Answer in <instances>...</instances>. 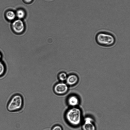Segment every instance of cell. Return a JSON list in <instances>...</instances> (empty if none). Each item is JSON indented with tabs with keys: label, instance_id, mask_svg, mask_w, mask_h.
Returning a JSON list of instances; mask_svg holds the SVG:
<instances>
[{
	"label": "cell",
	"instance_id": "1",
	"mask_svg": "<svg viewBox=\"0 0 130 130\" xmlns=\"http://www.w3.org/2000/svg\"><path fill=\"white\" fill-rule=\"evenodd\" d=\"M65 118L70 125L73 126H77L81 122V111L79 108L76 107H71L67 111Z\"/></svg>",
	"mask_w": 130,
	"mask_h": 130
},
{
	"label": "cell",
	"instance_id": "2",
	"mask_svg": "<svg viewBox=\"0 0 130 130\" xmlns=\"http://www.w3.org/2000/svg\"><path fill=\"white\" fill-rule=\"evenodd\" d=\"M95 40L98 44L106 47L112 46L116 42L115 37L112 34L104 31L98 32L95 36Z\"/></svg>",
	"mask_w": 130,
	"mask_h": 130
},
{
	"label": "cell",
	"instance_id": "3",
	"mask_svg": "<svg viewBox=\"0 0 130 130\" xmlns=\"http://www.w3.org/2000/svg\"><path fill=\"white\" fill-rule=\"evenodd\" d=\"M23 104L22 96L19 94L13 95L10 98L7 105L8 110L10 112H14L20 110Z\"/></svg>",
	"mask_w": 130,
	"mask_h": 130
},
{
	"label": "cell",
	"instance_id": "4",
	"mask_svg": "<svg viewBox=\"0 0 130 130\" xmlns=\"http://www.w3.org/2000/svg\"><path fill=\"white\" fill-rule=\"evenodd\" d=\"M12 27L14 32L18 34L22 33L24 31L25 28L23 22L20 19L14 21L12 24Z\"/></svg>",
	"mask_w": 130,
	"mask_h": 130
},
{
	"label": "cell",
	"instance_id": "5",
	"mask_svg": "<svg viewBox=\"0 0 130 130\" xmlns=\"http://www.w3.org/2000/svg\"><path fill=\"white\" fill-rule=\"evenodd\" d=\"M53 89L56 94L58 95H63L68 91V86L66 83L61 82L55 84Z\"/></svg>",
	"mask_w": 130,
	"mask_h": 130
},
{
	"label": "cell",
	"instance_id": "6",
	"mask_svg": "<svg viewBox=\"0 0 130 130\" xmlns=\"http://www.w3.org/2000/svg\"><path fill=\"white\" fill-rule=\"evenodd\" d=\"M82 128L83 130H96L93 119L90 117H86L84 119Z\"/></svg>",
	"mask_w": 130,
	"mask_h": 130
},
{
	"label": "cell",
	"instance_id": "7",
	"mask_svg": "<svg viewBox=\"0 0 130 130\" xmlns=\"http://www.w3.org/2000/svg\"><path fill=\"white\" fill-rule=\"evenodd\" d=\"M79 80L78 76L76 74H72L68 76L66 81L68 86H72L77 84Z\"/></svg>",
	"mask_w": 130,
	"mask_h": 130
},
{
	"label": "cell",
	"instance_id": "8",
	"mask_svg": "<svg viewBox=\"0 0 130 130\" xmlns=\"http://www.w3.org/2000/svg\"><path fill=\"white\" fill-rule=\"evenodd\" d=\"M67 101L68 104L71 107H76L79 103L78 97L74 95H72L69 96Z\"/></svg>",
	"mask_w": 130,
	"mask_h": 130
},
{
	"label": "cell",
	"instance_id": "9",
	"mask_svg": "<svg viewBox=\"0 0 130 130\" xmlns=\"http://www.w3.org/2000/svg\"><path fill=\"white\" fill-rule=\"evenodd\" d=\"M15 16L16 15L14 12L11 11H8L6 14L7 18L10 20H14L15 18Z\"/></svg>",
	"mask_w": 130,
	"mask_h": 130
},
{
	"label": "cell",
	"instance_id": "10",
	"mask_svg": "<svg viewBox=\"0 0 130 130\" xmlns=\"http://www.w3.org/2000/svg\"><path fill=\"white\" fill-rule=\"evenodd\" d=\"M67 76V74L64 72L60 73L58 75L59 79L62 82L66 81Z\"/></svg>",
	"mask_w": 130,
	"mask_h": 130
},
{
	"label": "cell",
	"instance_id": "11",
	"mask_svg": "<svg viewBox=\"0 0 130 130\" xmlns=\"http://www.w3.org/2000/svg\"><path fill=\"white\" fill-rule=\"evenodd\" d=\"M6 68L3 62L0 60V77L3 76L5 74Z\"/></svg>",
	"mask_w": 130,
	"mask_h": 130
},
{
	"label": "cell",
	"instance_id": "12",
	"mask_svg": "<svg viewBox=\"0 0 130 130\" xmlns=\"http://www.w3.org/2000/svg\"><path fill=\"white\" fill-rule=\"evenodd\" d=\"M16 15L19 19H21L24 17L25 13L23 10L22 9H19L17 11Z\"/></svg>",
	"mask_w": 130,
	"mask_h": 130
},
{
	"label": "cell",
	"instance_id": "13",
	"mask_svg": "<svg viewBox=\"0 0 130 130\" xmlns=\"http://www.w3.org/2000/svg\"><path fill=\"white\" fill-rule=\"evenodd\" d=\"M52 130H62V128L60 125H57L53 127Z\"/></svg>",
	"mask_w": 130,
	"mask_h": 130
},
{
	"label": "cell",
	"instance_id": "14",
	"mask_svg": "<svg viewBox=\"0 0 130 130\" xmlns=\"http://www.w3.org/2000/svg\"><path fill=\"white\" fill-rule=\"evenodd\" d=\"M24 1L27 3H30L31 2L32 0H24Z\"/></svg>",
	"mask_w": 130,
	"mask_h": 130
},
{
	"label": "cell",
	"instance_id": "15",
	"mask_svg": "<svg viewBox=\"0 0 130 130\" xmlns=\"http://www.w3.org/2000/svg\"><path fill=\"white\" fill-rule=\"evenodd\" d=\"M2 57V55L1 52H0V60L1 59Z\"/></svg>",
	"mask_w": 130,
	"mask_h": 130
}]
</instances>
